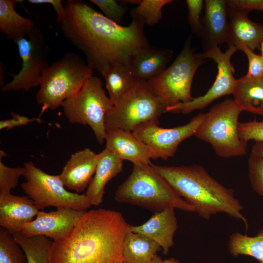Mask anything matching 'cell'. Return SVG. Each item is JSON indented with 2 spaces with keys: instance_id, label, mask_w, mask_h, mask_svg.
<instances>
[{
  "instance_id": "cell-1",
  "label": "cell",
  "mask_w": 263,
  "mask_h": 263,
  "mask_svg": "<svg viewBox=\"0 0 263 263\" xmlns=\"http://www.w3.org/2000/svg\"><path fill=\"white\" fill-rule=\"evenodd\" d=\"M64 6L59 24L63 35L103 76L114 66L128 65L138 51L150 45L144 25L137 20L128 26L117 24L81 0H66Z\"/></svg>"
},
{
  "instance_id": "cell-2",
  "label": "cell",
  "mask_w": 263,
  "mask_h": 263,
  "mask_svg": "<svg viewBox=\"0 0 263 263\" xmlns=\"http://www.w3.org/2000/svg\"><path fill=\"white\" fill-rule=\"evenodd\" d=\"M129 229L120 212L86 211L65 237L53 241L49 263H124L123 244Z\"/></svg>"
},
{
  "instance_id": "cell-3",
  "label": "cell",
  "mask_w": 263,
  "mask_h": 263,
  "mask_svg": "<svg viewBox=\"0 0 263 263\" xmlns=\"http://www.w3.org/2000/svg\"><path fill=\"white\" fill-rule=\"evenodd\" d=\"M151 166L202 218L208 220L218 213H224L242 221L247 228V220L242 213L244 207L233 190L222 185L203 167Z\"/></svg>"
},
{
  "instance_id": "cell-4",
  "label": "cell",
  "mask_w": 263,
  "mask_h": 263,
  "mask_svg": "<svg viewBox=\"0 0 263 263\" xmlns=\"http://www.w3.org/2000/svg\"><path fill=\"white\" fill-rule=\"evenodd\" d=\"M152 164V163H151ZM150 164L133 165L129 176L117 188L115 200L157 212L168 207L193 212L194 208Z\"/></svg>"
},
{
  "instance_id": "cell-5",
  "label": "cell",
  "mask_w": 263,
  "mask_h": 263,
  "mask_svg": "<svg viewBox=\"0 0 263 263\" xmlns=\"http://www.w3.org/2000/svg\"><path fill=\"white\" fill-rule=\"evenodd\" d=\"M94 69L78 55L65 53L42 73L36 99L41 113L54 110L78 92L93 76Z\"/></svg>"
},
{
  "instance_id": "cell-6",
  "label": "cell",
  "mask_w": 263,
  "mask_h": 263,
  "mask_svg": "<svg viewBox=\"0 0 263 263\" xmlns=\"http://www.w3.org/2000/svg\"><path fill=\"white\" fill-rule=\"evenodd\" d=\"M242 112L233 99H226L204 113L194 135L210 144L220 157L245 155L247 143L241 139L238 133V119Z\"/></svg>"
},
{
  "instance_id": "cell-7",
  "label": "cell",
  "mask_w": 263,
  "mask_h": 263,
  "mask_svg": "<svg viewBox=\"0 0 263 263\" xmlns=\"http://www.w3.org/2000/svg\"><path fill=\"white\" fill-rule=\"evenodd\" d=\"M166 108L148 82L136 81L107 113L106 131L121 129L132 132L141 124L159 121Z\"/></svg>"
},
{
  "instance_id": "cell-8",
  "label": "cell",
  "mask_w": 263,
  "mask_h": 263,
  "mask_svg": "<svg viewBox=\"0 0 263 263\" xmlns=\"http://www.w3.org/2000/svg\"><path fill=\"white\" fill-rule=\"evenodd\" d=\"M191 36L172 63L158 76L148 82L166 106L192 100V80L198 68L206 62L203 53H197L191 46Z\"/></svg>"
},
{
  "instance_id": "cell-9",
  "label": "cell",
  "mask_w": 263,
  "mask_h": 263,
  "mask_svg": "<svg viewBox=\"0 0 263 263\" xmlns=\"http://www.w3.org/2000/svg\"><path fill=\"white\" fill-rule=\"evenodd\" d=\"M113 105L103 88L101 79L93 75L61 107L70 123L88 125L98 143L102 144L106 135V116Z\"/></svg>"
},
{
  "instance_id": "cell-10",
  "label": "cell",
  "mask_w": 263,
  "mask_h": 263,
  "mask_svg": "<svg viewBox=\"0 0 263 263\" xmlns=\"http://www.w3.org/2000/svg\"><path fill=\"white\" fill-rule=\"evenodd\" d=\"M23 167L26 181L21 188L39 210L54 207L83 211L92 206L85 194L67 190L59 174L47 173L31 161L25 162Z\"/></svg>"
},
{
  "instance_id": "cell-11",
  "label": "cell",
  "mask_w": 263,
  "mask_h": 263,
  "mask_svg": "<svg viewBox=\"0 0 263 263\" xmlns=\"http://www.w3.org/2000/svg\"><path fill=\"white\" fill-rule=\"evenodd\" d=\"M26 37L15 41L22 60L21 68L12 80L2 87L3 92L22 91L26 92L39 86L43 72L49 64V47L42 31L35 27Z\"/></svg>"
},
{
  "instance_id": "cell-12",
  "label": "cell",
  "mask_w": 263,
  "mask_h": 263,
  "mask_svg": "<svg viewBox=\"0 0 263 263\" xmlns=\"http://www.w3.org/2000/svg\"><path fill=\"white\" fill-rule=\"evenodd\" d=\"M238 49L228 46L225 52L215 47L204 52V57L213 60L217 64L218 73L212 86L203 95L193 98L187 102H180L167 107L166 112L188 114L204 109L215 100L226 95L232 94L236 79L234 76V68L231 62L233 54Z\"/></svg>"
},
{
  "instance_id": "cell-13",
  "label": "cell",
  "mask_w": 263,
  "mask_h": 263,
  "mask_svg": "<svg viewBox=\"0 0 263 263\" xmlns=\"http://www.w3.org/2000/svg\"><path fill=\"white\" fill-rule=\"evenodd\" d=\"M204 117V113H200L188 123L172 128L159 127V121H150L140 125L132 133L150 148L158 159L167 160L174 155L183 141L194 135Z\"/></svg>"
},
{
  "instance_id": "cell-14",
  "label": "cell",
  "mask_w": 263,
  "mask_h": 263,
  "mask_svg": "<svg viewBox=\"0 0 263 263\" xmlns=\"http://www.w3.org/2000/svg\"><path fill=\"white\" fill-rule=\"evenodd\" d=\"M86 210L58 207L55 211L39 210L35 219L25 224L19 235L26 237L45 236L53 241L65 237Z\"/></svg>"
},
{
  "instance_id": "cell-15",
  "label": "cell",
  "mask_w": 263,
  "mask_h": 263,
  "mask_svg": "<svg viewBox=\"0 0 263 263\" xmlns=\"http://www.w3.org/2000/svg\"><path fill=\"white\" fill-rule=\"evenodd\" d=\"M205 15L201 19L202 46L204 52L225 43L228 30L226 0H206Z\"/></svg>"
},
{
  "instance_id": "cell-16",
  "label": "cell",
  "mask_w": 263,
  "mask_h": 263,
  "mask_svg": "<svg viewBox=\"0 0 263 263\" xmlns=\"http://www.w3.org/2000/svg\"><path fill=\"white\" fill-rule=\"evenodd\" d=\"M105 148L122 160L136 164H150L151 159H158L155 152L132 132L121 129L106 131Z\"/></svg>"
},
{
  "instance_id": "cell-17",
  "label": "cell",
  "mask_w": 263,
  "mask_h": 263,
  "mask_svg": "<svg viewBox=\"0 0 263 263\" xmlns=\"http://www.w3.org/2000/svg\"><path fill=\"white\" fill-rule=\"evenodd\" d=\"M98 154L88 148L71 154L59 174L65 187L76 193L88 187L95 171Z\"/></svg>"
},
{
  "instance_id": "cell-18",
  "label": "cell",
  "mask_w": 263,
  "mask_h": 263,
  "mask_svg": "<svg viewBox=\"0 0 263 263\" xmlns=\"http://www.w3.org/2000/svg\"><path fill=\"white\" fill-rule=\"evenodd\" d=\"M39 211L27 196L0 195V226L13 235L19 234L23 225L33 221Z\"/></svg>"
},
{
  "instance_id": "cell-19",
  "label": "cell",
  "mask_w": 263,
  "mask_h": 263,
  "mask_svg": "<svg viewBox=\"0 0 263 263\" xmlns=\"http://www.w3.org/2000/svg\"><path fill=\"white\" fill-rule=\"evenodd\" d=\"M177 224L175 208L168 207L154 213L142 225H130V230L152 240L166 255L174 244L173 238L178 228Z\"/></svg>"
},
{
  "instance_id": "cell-20",
  "label": "cell",
  "mask_w": 263,
  "mask_h": 263,
  "mask_svg": "<svg viewBox=\"0 0 263 263\" xmlns=\"http://www.w3.org/2000/svg\"><path fill=\"white\" fill-rule=\"evenodd\" d=\"M228 7V30L225 43L238 50L242 46L254 52L258 50L263 41V25L250 20L248 13Z\"/></svg>"
},
{
  "instance_id": "cell-21",
  "label": "cell",
  "mask_w": 263,
  "mask_h": 263,
  "mask_svg": "<svg viewBox=\"0 0 263 263\" xmlns=\"http://www.w3.org/2000/svg\"><path fill=\"white\" fill-rule=\"evenodd\" d=\"M173 52L169 49L153 47L150 45L138 51L128 66L137 81H146L158 76L167 68Z\"/></svg>"
},
{
  "instance_id": "cell-22",
  "label": "cell",
  "mask_w": 263,
  "mask_h": 263,
  "mask_svg": "<svg viewBox=\"0 0 263 263\" xmlns=\"http://www.w3.org/2000/svg\"><path fill=\"white\" fill-rule=\"evenodd\" d=\"M123 169V160L105 148L98 153L94 174L85 195L92 206H97L103 201L106 184Z\"/></svg>"
},
{
  "instance_id": "cell-23",
  "label": "cell",
  "mask_w": 263,
  "mask_h": 263,
  "mask_svg": "<svg viewBox=\"0 0 263 263\" xmlns=\"http://www.w3.org/2000/svg\"><path fill=\"white\" fill-rule=\"evenodd\" d=\"M232 94L242 112L263 116V78L245 75L236 80Z\"/></svg>"
},
{
  "instance_id": "cell-24",
  "label": "cell",
  "mask_w": 263,
  "mask_h": 263,
  "mask_svg": "<svg viewBox=\"0 0 263 263\" xmlns=\"http://www.w3.org/2000/svg\"><path fill=\"white\" fill-rule=\"evenodd\" d=\"M18 0H0V31L14 42L28 37L36 27L34 21L19 14L15 5Z\"/></svg>"
},
{
  "instance_id": "cell-25",
  "label": "cell",
  "mask_w": 263,
  "mask_h": 263,
  "mask_svg": "<svg viewBox=\"0 0 263 263\" xmlns=\"http://www.w3.org/2000/svg\"><path fill=\"white\" fill-rule=\"evenodd\" d=\"M161 248L150 238L130 229L125 238L123 256L125 263H152Z\"/></svg>"
},
{
  "instance_id": "cell-26",
  "label": "cell",
  "mask_w": 263,
  "mask_h": 263,
  "mask_svg": "<svg viewBox=\"0 0 263 263\" xmlns=\"http://www.w3.org/2000/svg\"><path fill=\"white\" fill-rule=\"evenodd\" d=\"M228 251L234 257L249 256L263 263V228L254 236L238 232L232 234L228 241Z\"/></svg>"
},
{
  "instance_id": "cell-27",
  "label": "cell",
  "mask_w": 263,
  "mask_h": 263,
  "mask_svg": "<svg viewBox=\"0 0 263 263\" xmlns=\"http://www.w3.org/2000/svg\"><path fill=\"white\" fill-rule=\"evenodd\" d=\"M109 96L114 105L136 82L128 65H117L103 75Z\"/></svg>"
},
{
  "instance_id": "cell-28",
  "label": "cell",
  "mask_w": 263,
  "mask_h": 263,
  "mask_svg": "<svg viewBox=\"0 0 263 263\" xmlns=\"http://www.w3.org/2000/svg\"><path fill=\"white\" fill-rule=\"evenodd\" d=\"M13 237L23 249L27 263H49V252L53 241L43 236L26 237L16 234Z\"/></svg>"
},
{
  "instance_id": "cell-29",
  "label": "cell",
  "mask_w": 263,
  "mask_h": 263,
  "mask_svg": "<svg viewBox=\"0 0 263 263\" xmlns=\"http://www.w3.org/2000/svg\"><path fill=\"white\" fill-rule=\"evenodd\" d=\"M173 1L172 0H141L138 5L131 11L132 19L144 25H154L162 18L163 7Z\"/></svg>"
},
{
  "instance_id": "cell-30",
  "label": "cell",
  "mask_w": 263,
  "mask_h": 263,
  "mask_svg": "<svg viewBox=\"0 0 263 263\" xmlns=\"http://www.w3.org/2000/svg\"><path fill=\"white\" fill-rule=\"evenodd\" d=\"M0 263H27L19 244L6 229L0 228Z\"/></svg>"
},
{
  "instance_id": "cell-31",
  "label": "cell",
  "mask_w": 263,
  "mask_h": 263,
  "mask_svg": "<svg viewBox=\"0 0 263 263\" xmlns=\"http://www.w3.org/2000/svg\"><path fill=\"white\" fill-rule=\"evenodd\" d=\"M23 174V167H9L4 165L0 159V195L11 193Z\"/></svg>"
},
{
  "instance_id": "cell-32",
  "label": "cell",
  "mask_w": 263,
  "mask_h": 263,
  "mask_svg": "<svg viewBox=\"0 0 263 263\" xmlns=\"http://www.w3.org/2000/svg\"><path fill=\"white\" fill-rule=\"evenodd\" d=\"M249 179L253 189L263 196V160L251 151L248 159Z\"/></svg>"
},
{
  "instance_id": "cell-33",
  "label": "cell",
  "mask_w": 263,
  "mask_h": 263,
  "mask_svg": "<svg viewBox=\"0 0 263 263\" xmlns=\"http://www.w3.org/2000/svg\"><path fill=\"white\" fill-rule=\"evenodd\" d=\"M98 7L104 15L113 22L121 25L128 7L114 0H90Z\"/></svg>"
},
{
  "instance_id": "cell-34",
  "label": "cell",
  "mask_w": 263,
  "mask_h": 263,
  "mask_svg": "<svg viewBox=\"0 0 263 263\" xmlns=\"http://www.w3.org/2000/svg\"><path fill=\"white\" fill-rule=\"evenodd\" d=\"M238 133L240 137L245 142L249 140L263 142V119L261 121L241 123L238 124Z\"/></svg>"
},
{
  "instance_id": "cell-35",
  "label": "cell",
  "mask_w": 263,
  "mask_h": 263,
  "mask_svg": "<svg viewBox=\"0 0 263 263\" xmlns=\"http://www.w3.org/2000/svg\"><path fill=\"white\" fill-rule=\"evenodd\" d=\"M186 3L188 9V20L192 32L200 38L202 24L200 16L205 2L202 0H186Z\"/></svg>"
},
{
  "instance_id": "cell-36",
  "label": "cell",
  "mask_w": 263,
  "mask_h": 263,
  "mask_svg": "<svg viewBox=\"0 0 263 263\" xmlns=\"http://www.w3.org/2000/svg\"><path fill=\"white\" fill-rule=\"evenodd\" d=\"M246 56L248 60V70L246 75L252 77L263 78V56L257 55L244 46L239 49Z\"/></svg>"
},
{
  "instance_id": "cell-37",
  "label": "cell",
  "mask_w": 263,
  "mask_h": 263,
  "mask_svg": "<svg viewBox=\"0 0 263 263\" xmlns=\"http://www.w3.org/2000/svg\"><path fill=\"white\" fill-rule=\"evenodd\" d=\"M12 117L9 119L2 120L0 121V130H10L16 127L27 125L34 121H40L39 118H29L28 117L19 114L11 112Z\"/></svg>"
},
{
  "instance_id": "cell-38",
  "label": "cell",
  "mask_w": 263,
  "mask_h": 263,
  "mask_svg": "<svg viewBox=\"0 0 263 263\" xmlns=\"http://www.w3.org/2000/svg\"><path fill=\"white\" fill-rule=\"evenodd\" d=\"M229 7L247 13L251 11L263 12V0H227Z\"/></svg>"
},
{
  "instance_id": "cell-39",
  "label": "cell",
  "mask_w": 263,
  "mask_h": 263,
  "mask_svg": "<svg viewBox=\"0 0 263 263\" xmlns=\"http://www.w3.org/2000/svg\"><path fill=\"white\" fill-rule=\"evenodd\" d=\"M63 0H29L28 2L32 4H50L52 5L56 15V20L58 24L62 21L65 13V9Z\"/></svg>"
},
{
  "instance_id": "cell-40",
  "label": "cell",
  "mask_w": 263,
  "mask_h": 263,
  "mask_svg": "<svg viewBox=\"0 0 263 263\" xmlns=\"http://www.w3.org/2000/svg\"><path fill=\"white\" fill-rule=\"evenodd\" d=\"M152 263H181L180 261L174 257L167 259H162L160 256L155 255L153 259Z\"/></svg>"
},
{
  "instance_id": "cell-41",
  "label": "cell",
  "mask_w": 263,
  "mask_h": 263,
  "mask_svg": "<svg viewBox=\"0 0 263 263\" xmlns=\"http://www.w3.org/2000/svg\"><path fill=\"white\" fill-rule=\"evenodd\" d=\"M251 151L259 155L263 160V142H255Z\"/></svg>"
},
{
  "instance_id": "cell-42",
  "label": "cell",
  "mask_w": 263,
  "mask_h": 263,
  "mask_svg": "<svg viewBox=\"0 0 263 263\" xmlns=\"http://www.w3.org/2000/svg\"><path fill=\"white\" fill-rule=\"evenodd\" d=\"M258 50L260 52L259 54L263 56V41L262 42Z\"/></svg>"
},
{
  "instance_id": "cell-43",
  "label": "cell",
  "mask_w": 263,
  "mask_h": 263,
  "mask_svg": "<svg viewBox=\"0 0 263 263\" xmlns=\"http://www.w3.org/2000/svg\"></svg>"
}]
</instances>
